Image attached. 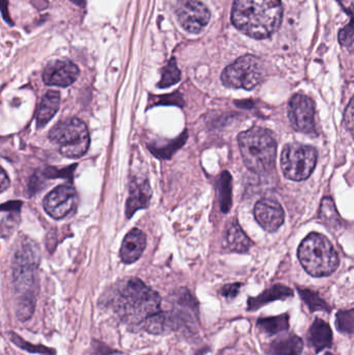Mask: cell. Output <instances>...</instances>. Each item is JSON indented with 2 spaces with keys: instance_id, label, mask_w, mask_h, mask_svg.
I'll list each match as a JSON object with an SVG mask.
<instances>
[{
  "instance_id": "15",
  "label": "cell",
  "mask_w": 354,
  "mask_h": 355,
  "mask_svg": "<svg viewBox=\"0 0 354 355\" xmlns=\"http://www.w3.org/2000/svg\"><path fill=\"white\" fill-rule=\"evenodd\" d=\"M151 188L147 180H134L131 183L130 193L126 205V215L130 218L139 209L147 208L151 200Z\"/></svg>"
},
{
  "instance_id": "23",
  "label": "cell",
  "mask_w": 354,
  "mask_h": 355,
  "mask_svg": "<svg viewBox=\"0 0 354 355\" xmlns=\"http://www.w3.org/2000/svg\"><path fill=\"white\" fill-rule=\"evenodd\" d=\"M297 291H299L301 300L308 306L310 312H332V308H330V304L317 292L313 291V290L306 289V288H297Z\"/></svg>"
},
{
  "instance_id": "24",
  "label": "cell",
  "mask_w": 354,
  "mask_h": 355,
  "mask_svg": "<svg viewBox=\"0 0 354 355\" xmlns=\"http://www.w3.org/2000/svg\"><path fill=\"white\" fill-rule=\"evenodd\" d=\"M218 196L220 208L224 213H228L232 207V177L228 172H224L218 182Z\"/></svg>"
},
{
  "instance_id": "28",
  "label": "cell",
  "mask_w": 354,
  "mask_h": 355,
  "mask_svg": "<svg viewBox=\"0 0 354 355\" xmlns=\"http://www.w3.org/2000/svg\"><path fill=\"white\" fill-rule=\"evenodd\" d=\"M10 341H12L15 345L18 346L21 349H24L25 352H30V354H55V352H54V350L45 347V346L33 345V344L24 341L22 338L19 337L16 334L10 333Z\"/></svg>"
},
{
  "instance_id": "7",
  "label": "cell",
  "mask_w": 354,
  "mask_h": 355,
  "mask_svg": "<svg viewBox=\"0 0 354 355\" xmlns=\"http://www.w3.org/2000/svg\"><path fill=\"white\" fill-rule=\"evenodd\" d=\"M264 74L265 70L262 60L257 56L247 54L224 69L222 81L226 87L251 91L261 83Z\"/></svg>"
},
{
  "instance_id": "21",
  "label": "cell",
  "mask_w": 354,
  "mask_h": 355,
  "mask_svg": "<svg viewBox=\"0 0 354 355\" xmlns=\"http://www.w3.org/2000/svg\"><path fill=\"white\" fill-rule=\"evenodd\" d=\"M257 327L262 333L268 336L278 335L290 329V316L288 313L274 317H264L257 321Z\"/></svg>"
},
{
  "instance_id": "18",
  "label": "cell",
  "mask_w": 354,
  "mask_h": 355,
  "mask_svg": "<svg viewBox=\"0 0 354 355\" xmlns=\"http://www.w3.org/2000/svg\"><path fill=\"white\" fill-rule=\"evenodd\" d=\"M253 241L241 229L238 221L233 220L226 231V246L230 252H247L253 246Z\"/></svg>"
},
{
  "instance_id": "6",
  "label": "cell",
  "mask_w": 354,
  "mask_h": 355,
  "mask_svg": "<svg viewBox=\"0 0 354 355\" xmlns=\"http://www.w3.org/2000/svg\"><path fill=\"white\" fill-rule=\"evenodd\" d=\"M49 139L57 146L62 156L71 159L85 155L91 143L87 125L76 118L57 123L50 131Z\"/></svg>"
},
{
  "instance_id": "22",
  "label": "cell",
  "mask_w": 354,
  "mask_h": 355,
  "mask_svg": "<svg viewBox=\"0 0 354 355\" xmlns=\"http://www.w3.org/2000/svg\"><path fill=\"white\" fill-rule=\"evenodd\" d=\"M320 220L330 227V230H337L342 227V219L337 211L334 200L330 198H324L320 205L319 211Z\"/></svg>"
},
{
  "instance_id": "1",
  "label": "cell",
  "mask_w": 354,
  "mask_h": 355,
  "mask_svg": "<svg viewBox=\"0 0 354 355\" xmlns=\"http://www.w3.org/2000/svg\"><path fill=\"white\" fill-rule=\"evenodd\" d=\"M106 300L121 320L139 329H145L152 318L162 312L159 294L135 277L116 283Z\"/></svg>"
},
{
  "instance_id": "35",
  "label": "cell",
  "mask_w": 354,
  "mask_h": 355,
  "mask_svg": "<svg viewBox=\"0 0 354 355\" xmlns=\"http://www.w3.org/2000/svg\"><path fill=\"white\" fill-rule=\"evenodd\" d=\"M324 355H335V354H330V352H326V354Z\"/></svg>"
},
{
  "instance_id": "10",
  "label": "cell",
  "mask_w": 354,
  "mask_h": 355,
  "mask_svg": "<svg viewBox=\"0 0 354 355\" xmlns=\"http://www.w3.org/2000/svg\"><path fill=\"white\" fill-rule=\"evenodd\" d=\"M78 194L72 186L60 185L45 196L43 207L52 218L62 219L76 210Z\"/></svg>"
},
{
  "instance_id": "17",
  "label": "cell",
  "mask_w": 354,
  "mask_h": 355,
  "mask_svg": "<svg viewBox=\"0 0 354 355\" xmlns=\"http://www.w3.org/2000/svg\"><path fill=\"white\" fill-rule=\"evenodd\" d=\"M294 293L291 288L284 285H274L269 289L265 290L263 293L256 297H249L247 300V311L254 312L259 310L262 306L276 302V300H285L287 298L293 297Z\"/></svg>"
},
{
  "instance_id": "29",
  "label": "cell",
  "mask_w": 354,
  "mask_h": 355,
  "mask_svg": "<svg viewBox=\"0 0 354 355\" xmlns=\"http://www.w3.org/2000/svg\"><path fill=\"white\" fill-rule=\"evenodd\" d=\"M187 137L186 135H181L177 141H172V143L168 144V146H162V147H151L152 152H153L154 155L157 156V157L162 158V159H166V158H170V156L179 149V148L182 147L184 145L185 141H186Z\"/></svg>"
},
{
  "instance_id": "30",
  "label": "cell",
  "mask_w": 354,
  "mask_h": 355,
  "mask_svg": "<svg viewBox=\"0 0 354 355\" xmlns=\"http://www.w3.org/2000/svg\"><path fill=\"white\" fill-rule=\"evenodd\" d=\"M345 128L351 133L354 137V97L349 102L344 114Z\"/></svg>"
},
{
  "instance_id": "34",
  "label": "cell",
  "mask_w": 354,
  "mask_h": 355,
  "mask_svg": "<svg viewBox=\"0 0 354 355\" xmlns=\"http://www.w3.org/2000/svg\"><path fill=\"white\" fill-rule=\"evenodd\" d=\"M71 1L79 6H83L85 4V0H71Z\"/></svg>"
},
{
  "instance_id": "26",
  "label": "cell",
  "mask_w": 354,
  "mask_h": 355,
  "mask_svg": "<svg viewBox=\"0 0 354 355\" xmlns=\"http://www.w3.org/2000/svg\"><path fill=\"white\" fill-rule=\"evenodd\" d=\"M181 72L177 66L176 60L172 58L170 62H168L163 70H162L161 80L158 83V87L160 89H164V87H170L172 85H176L180 81Z\"/></svg>"
},
{
  "instance_id": "36",
  "label": "cell",
  "mask_w": 354,
  "mask_h": 355,
  "mask_svg": "<svg viewBox=\"0 0 354 355\" xmlns=\"http://www.w3.org/2000/svg\"><path fill=\"white\" fill-rule=\"evenodd\" d=\"M43 355H55V354H43Z\"/></svg>"
},
{
  "instance_id": "13",
  "label": "cell",
  "mask_w": 354,
  "mask_h": 355,
  "mask_svg": "<svg viewBox=\"0 0 354 355\" xmlns=\"http://www.w3.org/2000/svg\"><path fill=\"white\" fill-rule=\"evenodd\" d=\"M256 220L266 232H276L285 221V212L280 202L272 198H263L256 204L254 210Z\"/></svg>"
},
{
  "instance_id": "9",
  "label": "cell",
  "mask_w": 354,
  "mask_h": 355,
  "mask_svg": "<svg viewBox=\"0 0 354 355\" xmlns=\"http://www.w3.org/2000/svg\"><path fill=\"white\" fill-rule=\"evenodd\" d=\"M175 12L181 26L191 33H201L211 19L207 6L197 0H180Z\"/></svg>"
},
{
  "instance_id": "31",
  "label": "cell",
  "mask_w": 354,
  "mask_h": 355,
  "mask_svg": "<svg viewBox=\"0 0 354 355\" xmlns=\"http://www.w3.org/2000/svg\"><path fill=\"white\" fill-rule=\"evenodd\" d=\"M241 287H242L241 284H231V285L224 286V287L220 290V294H222L224 297L228 298V300H233V298L238 295Z\"/></svg>"
},
{
  "instance_id": "33",
  "label": "cell",
  "mask_w": 354,
  "mask_h": 355,
  "mask_svg": "<svg viewBox=\"0 0 354 355\" xmlns=\"http://www.w3.org/2000/svg\"><path fill=\"white\" fill-rule=\"evenodd\" d=\"M8 185H10L8 178L6 176L4 170H1V192H3L8 187Z\"/></svg>"
},
{
  "instance_id": "2",
  "label": "cell",
  "mask_w": 354,
  "mask_h": 355,
  "mask_svg": "<svg viewBox=\"0 0 354 355\" xmlns=\"http://www.w3.org/2000/svg\"><path fill=\"white\" fill-rule=\"evenodd\" d=\"M282 20L281 0H235L233 4V24L253 39H267L280 28Z\"/></svg>"
},
{
  "instance_id": "3",
  "label": "cell",
  "mask_w": 354,
  "mask_h": 355,
  "mask_svg": "<svg viewBox=\"0 0 354 355\" xmlns=\"http://www.w3.org/2000/svg\"><path fill=\"white\" fill-rule=\"evenodd\" d=\"M39 252L33 243H23L15 254L12 284L17 294L16 314L20 321H27L35 310L37 269Z\"/></svg>"
},
{
  "instance_id": "25",
  "label": "cell",
  "mask_w": 354,
  "mask_h": 355,
  "mask_svg": "<svg viewBox=\"0 0 354 355\" xmlns=\"http://www.w3.org/2000/svg\"><path fill=\"white\" fill-rule=\"evenodd\" d=\"M343 10L351 16V22L339 33V41L342 45L349 43L354 35V0H337Z\"/></svg>"
},
{
  "instance_id": "4",
  "label": "cell",
  "mask_w": 354,
  "mask_h": 355,
  "mask_svg": "<svg viewBox=\"0 0 354 355\" xmlns=\"http://www.w3.org/2000/svg\"><path fill=\"white\" fill-rule=\"evenodd\" d=\"M239 149L245 166L258 175L274 170L276 159V141L267 129L254 127L238 137Z\"/></svg>"
},
{
  "instance_id": "32",
  "label": "cell",
  "mask_w": 354,
  "mask_h": 355,
  "mask_svg": "<svg viewBox=\"0 0 354 355\" xmlns=\"http://www.w3.org/2000/svg\"><path fill=\"white\" fill-rule=\"evenodd\" d=\"M159 104H172V105L183 106L184 101L179 94H172V95L163 96L161 97V101Z\"/></svg>"
},
{
  "instance_id": "8",
  "label": "cell",
  "mask_w": 354,
  "mask_h": 355,
  "mask_svg": "<svg viewBox=\"0 0 354 355\" xmlns=\"http://www.w3.org/2000/svg\"><path fill=\"white\" fill-rule=\"evenodd\" d=\"M317 152L301 144H290L283 150L281 168L283 174L292 181H303L311 176L317 164Z\"/></svg>"
},
{
  "instance_id": "20",
  "label": "cell",
  "mask_w": 354,
  "mask_h": 355,
  "mask_svg": "<svg viewBox=\"0 0 354 355\" xmlns=\"http://www.w3.org/2000/svg\"><path fill=\"white\" fill-rule=\"evenodd\" d=\"M303 352V340L294 334L278 338L269 345V352L272 355H301Z\"/></svg>"
},
{
  "instance_id": "11",
  "label": "cell",
  "mask_w": 354,
  "mask_h": 355,
  "mask_svg": "<svg viewBox=\"0 0 354 355\" xmlns=\"http://www.w3.org/2000/svg\"><path fill=\"white\" fill-rule=\"evenodd\" d=\"M315 103L308 96L297 94L289 102V120L293 128L299 132L313 133L315 131Z\"/></svg>"
},
{
  "instance_id": "5",
  "label": "cell",
  "mask_w": 354,
  "mask_h": 355,
  "mask_svg": "<svg viewBox=\"0 0 354 355\" xmlns=\"http://www.w3.org/2000/svg\"><path fill=\"white\" fill-rule=\"evenodd\" d=\"M297 256L303 269L314 277H328L340 264L338 252L330 240L318 233L310 234L303 239Z\"/></svg>"
},
{
  "instance_id": "19",
  "label": "cell",
  "mask_w": 354,
  "mask_h": 355,
  "mask_svg": "<svg viewBox=\"0 0 354 355\" xmlns=\"http://www.w3.org/2000/svg\"><path fill=\"white\" fill-rule=\"evenodd\" d=\"M60 95L56 91H48L42 98L37 114V128H43L55 116L60 108Z\"/></svg>"
},
{
  "instance_id": "12",
  "label": "cell",
  "mask_w": 354,
  "mask_h": 355,
  "mask_svg": "<svg viewBox=\"0 0 354 355\" xmlns=\"http://www.w3.org/2000/svg\"><path fill=\"white\" fill-rule=\"evenodd\" d=\"M79 68L70 60H55L47 64L43 72V80L47 85L67 87L76 81Z\"/></svg>"
},
{
  "instance_id": "14",
  "label": "cell",
  "mask_w": 354,
  "mask_h": 355,
  "mask_svg": "<svg viewBox=\"0 0 354 355\" xmlns=\"http://www.w3.org/2000/svg\"><path fill=\"white\" fill-rule=\"evenodd\" d=\"M147 245V237L139 229H133L125 236L121 246L120 256L125 264L136 262Z\"/></svg>"
},
{
  "instance_id": "27",
  "label": "cell",
  "mask_w": 354,
  "mask_h": 355,
  "mask_svg": "<svg viewBox=\"0 0 354 355\" xmlns=\"http://www.w3.org/2000/svg\"><path fill=\"white\" fill-rule=\"evenodd\" d=\"M336 327L343 335L354 334V309L341 310L336 315Z\"/></svg>"
},
{
  "instance_id": "16",
  "label": "cell",
  "mask_w": 354,
  "mask_h": 355,
  "mask_svg": "<svg viewBox=\"0 0 354 355\" xmlns=\"http://www.w3.org/2000/svg\"><path fill=\"white\" fill-rule=\"evenodd\" d=\"M308 340L310 345L315 349L316 354H320L326 348H332L334 336L330 324L324 319L316 318L310 327Z\"/></svg>"
}]
</instances>
